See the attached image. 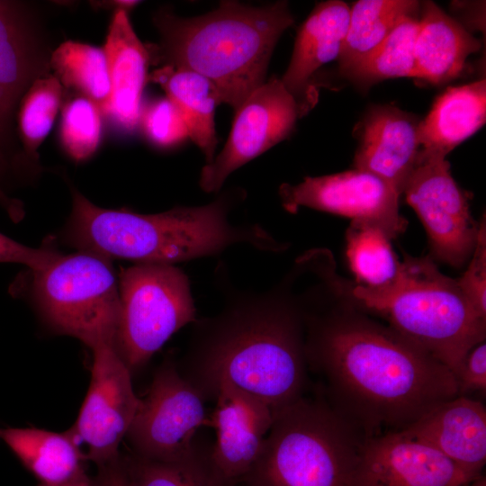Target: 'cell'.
<instances>
[{
	"label": "cell",
	"mask_w": 486,
	"mask_h": 486,
	"mask_svg": "<svg viewBox=\"0 0 486 486\" xmlns=\"http://www.w3.org/2000/svg\"><path fill=\"white\" fill-rule=\"evenodd\" d=\"M308 367L366 437L410 427L458 395L453 373L390 327L356 313L304 315Z\"/></svg>",
	"instance_id": "cell-1"
},
{
	"label": "cell",
	"mask_w": 486,
	"mask_h": 486,
	"mask_svg": "<svg viewBox=\"0 0 486 486\" xmlns=\"http://www.w3.org/2000/svg\"><path fill=\"white\" fill-rule=\"evenodd\" d=\"M194 322L177 367L205 400H214L224 384L260 399L273 411L305 395L304 314L281 294H243Z\"/></svg>",
	"instance_id": "cell-2"
},
{
	"label": "cell",
	"mask_w": 486,
	"mask_h": 486,
	"mask_svg": "<svg viewBox=\"0 0 486 486\" xmlns=\"http://www.w3.org/2000/svg\"><path fill=\"white\" fill-rule=\"evenodd\" d=\"M233 201L222 195L202 206L143 214L101 208L74 191L66 234L80 250L138 263L174 265L244 243L269 252L286 248L257 224H233L229 219Z\"/></svg>",
	"instance_id": "cell-3"
},
{
	"label": "cell",
	"mask_w": 486,
	"mask_h": 486,
	"mask_svg": "<svg viewBox=\"0 0 486 486\" xmlns=\"http://www.w3.org/2000/svg\"><path fill=\"white\" fill-rule=\"evenodd\" d=\"M154 23L160 34L157 57L176 68L200 74L235 112L266 82L274 49L294 22L288 3L251 6L222 1L205 14L184 18L162 10Z\"/></svg>",
	"instance_id": "cell-4"
},
{
	"label": "cell",
	"mask_w": 486,
	"mask_h": 486,
	"mask_svg": "<svg viewBox=\"0 0 486 486\" xmlns=\"http://www.w3.org/2000/svg\"><path fill=\"white\" fill-rule=\"evenodd\" d=\"M354 299L387 320L390 328L445 364L454 375L468 352L485 341L486 318L456 279L430 256H407L396 277L379 287L358 285Z\"/></svg>",
	"instance_id": "cell-5"
},
{
	"label": "cell",
	"mask_w": 486,
	"mask_h": 486,
	"mask_svg": "<svg viewBox=\"0 0 486 486\" xmlns=\"http://www.w3.org/2000/svg\"><path fill=\"white\" fill-rule=\"evenodd\" d=\"M274 412L248 486H356L366 436L324 396H302Z\"/></svg>",
	"instance_id": "cell-6"
},
{
	"label": "cell",
	"mask_w": 486,
	"mask_h": 486,
	"mask_svg": "<svg viewBox=\"0 0 486 486\" xmlns=\"http://www.w3.org/2000/svg\"><path fill=\"white\" fill-rule=\"evenodd\" d=\"M33 276L35 303L54 331L91 349L114 345L120 296L108 258L83 250L60 255Z\"/></svg>",
	"instance_id": "cell-7"
},
{
	"label": "cell",
	"mask_w": 486,
	"mask_h": 486,
	"mask_svg": "<svg viewBox=\"0 0 486 486\" xmlns=\"http://www.w3.org/2000/svg\"><path fill=\"white\" fill-rule=\"evenodd\" d=\"M118 286L114 346L132 374L173 334L194 322L196 310L189 280L174 265L138 263L121 271Z\"/></svg>",
	"instance_id": "cell-8"
},
{
	"label": "cell",
	"mask_w": 486,
	"mask_h": 486,
	"mask_svg": "<svg viewBox=\"0 0 486 486\" xmlns=\"http://www.w3.org/2000/svg\"><path fill=\"white\" fill-rule=\"evenodd\" d=\"M200 392L181 374L173 360L165 361L140 404L129 428L135 454L154 461H174L192 448L198 429L209 425Z\"/></svg>",
	"instance_id": "cell-9"
},
{
	"label": "cell",
	"mask_w": 486,
	"mask_h": 486,
	"mask_svg": "<svg viewBox=\"0 0 486 486\" xmlns=\"http://www.w3.org/2000/svg\"><path fill=\"white\" fill-rule=\"evenodd\" d=\"M403 193L425 228L430 257L464 266L476 246L480 223L472 219L467 194L453 178L446 158L418 159Z\"/></svg>",
	"instance_id": "cell-10"
},
{
	"label": "cell",
	"mask_w": 486,
	"mask_h": 486,
	"mask_svg": "<svg viewBox=\"0 0 486 486\" xmlns=\"http://www.w3.org/2000/svg\"><path fill=\"white\" fill-rule=\"evenodd\" d=\"M92 351L89 388L77 419L68 430L79 446H86L87 460L101 466L120 456L119 446L132 423L140 398L133 391L131 372L114 345Z\"/></svg>",
	"instance_id": "cell-11"
},
{
	"label": "cell",
	"mask_w": 486,
	"mask_h": 486,
	"mask_svg": "<svg viewBox=\"0 0 486 486\" xmlns=\"http://www.w3.org/2000/svg\"><path fill=\"white\" fill-rule=\"evenodd\" d=\"M302 116L297 101L280 78L266 81L235 112L222 150L202 168L200 187L206 193L218 192L235 170L285 140Z\"/></svg>",
	"instance_id": "cell-12"
},
{
	"label": "cell",
	"mask_w": 486,
	"mask_h": 486,
	"mask_svg": "<svg viewBox=\"0 0 486 486\" xmlns=\"http://www.w3.org/2000/svg\"><path fill=\"white\" fill-rule=\"evenodd\" d=\"M279 195L283 207L291 213L303 206L348 217L380 228L390 238L407 226L399 212L397 192L378 176L356 168L308 176L293 185L283 184Z\"/></svg>",
	"instance_id": "cell-13"
},
{
	"label": "cell",
	"mask_w": 486,
	"mask_h": 486,
	"mask_svg": "<svg viewBox=\"0 0 486 486\" xmlns=\"http://www.w3.org/2000/svg\"><path fill=\"white\" fill-rule=\"evenodd\" d=\"M474 479L436 448L400 430L365 438L356 486H464Z\"/></svg>",
	"instance_id": "cell-14"
},
{
	"label": "cell",
	"mask_w": 486,
	"mask_h": 486,
	"mask_svg": "<svg viewBox=\"0 0 486 486\" xmlns=\"http://www.w3.org/2000/svg\"><path fill=\"white\" fill-rule=\"evenodd\" d=\"M209 425L215 428L212 463L227 482L242 481L257 461L274 420L273 410L260 399L221 385L214 398Z\"/></svg>",
	"instance_id": "cell-15"
},
{
	"label": "cell",
	"mask_w": 486,
	"mask_h": 486,
	"mask_svg": "<svg viewBox=\"0 0 486 486\" xmlns=\"http://www.w3.org/2000/svg\"><path fill=\"white\" fill-rule=\"evenodd\" d=\"M419 122L392 105L371 106L358 127L354 168L378 176L400 195L418 164Z\"/></svg>",
	"instance_id": "cell-16"
},
{
	"label": "cell",
	"mask_w": 486,
	"mask_h": 486,
	"mask_svg": "<svg viewBox=\"0 0 486 486\" xmlns=\"http://www.w3.org/2000/svg\"><path fill=\"white\" fill-rule=\"evenodd\" d=\"M477 478L486 463V408L478 400L457 395L405 428Z\"/></svg>",
	"instance_id": "cell-17"
},
{
	"label": "cell",
	"mask_w": 486,
	"mask_h": 486,
	"mask_svg": "<svg viewBox=\"0 0 486 486\" xmlns=\"http://www.w3.org/2000/svg\"><path fill=\"white\" fill-rule=\"evenodd\" d=\"M349 6L329 0L317 4L301 25L288 68L280 78L297 101L302 115L317 102L315 72L338 58L349 21Z\"/></svg>",
	"instance_id": "cell-18"
},
{
	"label": "cell",
	"mask_w": 486,
	"mask_h": 486,
	"mask_svg": "<svg viewBox=\"0 0 486 486\" xmlns=\"http://www.w3.org/2000/svg\"><path fill=\"white\" fill-rule=\"evenodd\" d=\"M104 50L111 92L101 112L118 130L130 133L140 126L150 52L136 35L126 12L115 11Z\"/></svg>",
	"instance_id": "cell-19"
},
{
	"label": "cell",
	"mask_w": 486,
	"mask_h": 486,
	"mask_svg": "<svg viewBox=\"0 0 486 486\" xmlns=\"http://www.w3.org/2000/svg\"><path fill=\"white\" fill-rule=\"evenodd\" d=\"M2 441L40 483L47 486H91L86 454L69 430L1 428Z\"/></svg>",
	"instance_id": "cell-20"
},
{
	"label": "cell",
	"mask_w": 486,
	"mask_h": 486,
	"mask_svg": "<svg viewBox=\"0 0 486 486\" xmlns=\"http://www.w3.org/2000/svg\"><path fill=\"white\" fill-rule=\"evenodd\" d=\"M482 43L436 3L420 4L414 47L415 77L434 85L450 81L462 73L467 58Z\"/></svg>",
	"instance_id": "cell-21"
},
{
	"label": "cell",
	"mask_w": 486,
	"mask_h": 486,
	"mask_svg": "<svg viewBox=\"0 0 486 486\" xmlns=\"http://www.w3.org/2000/svg\"><path fill=\"white\" fill-rule=\"evenodd\" d=\"M486 121V81L450 86L434 102L420 120L418 159L441 157L473 135Z\"/></svg>",
	"instance_id": "cell-22"
},
{
	"label": "cell",
	"mask_w": 486,
	"mask_h": 486,
	"mask_svg": "<svg viewBox=\"0 0 486 486\" xmlns=\"http://www.w3.org/2000/svg\"><path fill=\"white\" fill-rule=\"evenodd\" d=\"M148 81L164 89L182 114L189 138L203 153L206 164H210L218 143L215 109L221 104L214 85L200 74L170 66L151 72Z\"/></svg>",
	"instance_id": "cell-23"
},
{
	"label": "cell",
	"mask_w": 486,
	"mask_h": 486,
	"mask_svg": "<svg viewBox=\"0 0 486 486\" xmlns=\"http://www.w3.org/2000/svg\"><path fill=\"white\" fill-rule=\"evenodd\" d=\"M415 0H359L349 12V21L338 57L346 76L364 60L407 15L418 13Z\"/></svg>",
	"instance_id": "cell-24"
},
{
	"label": "cell",
	"mask_w": 486,
	"mask_h": 486,
	"mask_svg": "<svg viewBox=\"0 0 486 486\" xmlns=\"http://www.w3.org/2000/svg\"><path fill=\"white\" fill-rule=\"evenodd\" d=\"M25 25L11 2L0 1V135L30 82L32 63Z\"/></svg>",
	"instance_id": "cell-25"
},
{
	"label": "cell",
	"mask_w": 486,
	"mask_h": 486,
	"mask_svg": "<svg viewBox=\"0 0 486 486\" xmlns=\"http://www.w3.org/2000/svg\"><path fill=\"white\" fill-rule=\"evenodd\" d=\"M212 446L195 438L184 456L167 462L134 454L123 460L129 486H225L213 468Z\"/></svg>",
	"instance_id": "cell-26"
},
{
	"label": "cell",
	"mask_w": 486,
	"mask_h": 486,
	"mask_svg": "<svg viewBox=\"0 0 486 486\" xmlns=\"http://www.w3.org/2000/svg\"><path fill=\"white\" fill-rule=\"evenodd\" d=\"M50 65L62 86L81 92L100 109L107 103L111 84L104 48L68 40L53 52Z\"/></svg>",
	"instance_id": "cell-27"
},
{
	"label": "cell",
	"mask_w": 486,
	"mask_h": 486,
	"mask_svg": "<svg viewBox=\"0 0 486 486\" xmlns=\"http://www.w3.org/2000/svg\"><path fill=\"white\" fill-rule=\"evenodd\" d=\"M390 238L378 227L352 221L346 231V256L349 266L364 286L379 287L392 282L400 262Z\"/></svg>",
	"instance_id": "cell-28"
},
{
	"label": "cell",
	"mask_w": 486,
	"mask_h": 486,
	"mask_svg": "<svg viewBox=\"0 0 486 486\" xmlns=\"http://www.w3.org/2000/svg\"><path fill=\"white\" fill-rule=\"evenodd\" d=\"M419 12L405 16L385 40L346 76L365 86L388 78L415 77L414 47Z\"/></svg>",
	"instance_id": "cell-29"
},
{
	"label": "cell",
	"mask_w": 486,
	"mask_h": 486,
	"mask_svg": "<svg viewBox=\"0 0 486 486\" xmlns=\"http://www.w3.org/2000/svg\"><path fill=\"white\" fill-rule=\"evenodd\" d=\"M62 90L58 79L49 75L34 79L22 100L19 130L24 149L32 158L53 126Z\"/></svg>",
	"instance_id": "cell-30"
},
{
	"label": "cell",
	"mask_w": 486,
	"mask_h": 486,
	"mask_svg": "<svg viewBox=\"0 0 486 486\" xmlns=\"http://www.w3.org/2000/svg\"><path fill=\"white\" fill-rule=\"evenodd\" d=\"M100 107L85 96L71 99L62 111L59 139L63 149L75 161L92 157L103 134Z\"/></svg>",
	"instance_id": "cell-31"
},
{
	"label": "cell",
	"mask_w": 486,
	"mask_h": 486,
	"mask_svg": "<svg viewBox=\"0 0 486 486\" xmlns=\"http://www.w3.org/2000/svg\"><path fill=\"white\" fill-rule=\"evenodd\" d=\"M140 126L147 140L158 148H172L189 138L182 114L167 97L142 107Z\"/></svg>",
	"instance_id": "cell-32"
},
{
	"label": "cell",
	"mask_w": 486,
	"mask_h": 486,
	"mask_svg": "<svg viewBox=\"0 0 486 486\" xmlns=\"http://www.w3.org/2000/svg\"><path fill=\"white\" fill-rule=\"evenodd\" d=\"M463 292L476 310L486 318V228L485 220L480 222L476 246L465 273L456 279Z\"/></svg>",
	"instance_id": "cell-33"
},
{
	"label": "cell",
	"mask_w": 486,
	"mask_h": 486,
	"mask_svg": "<svg viewBox=\"0 0 486 486\" xmlns=\"http://www.w3.org/2000/svg\"><path fill=\"white\" fill-rule=\"evenodd\" d=\"M458 395L469 396L486 392V344L482 341L473 346L464 357L454 374ZM470 397V396H469Z\"/></svg>",
	"instance_id": "cell-34"
},
{
	"label": "cell",
	"mask_w": 486,
	"mask_h": 486,
	"mask_svg": "<svg viewBox=\"0 0 486 486\" xmlns=\"http://www.w3.org/2000/svg\"><path fill=\"white\" fill-rule=\"evenodd\" d=\"M60 255L50 248H30L0 232V263H15L32 272L45 269Z\"/></svg>",
	"instance_id": "cell-35"
},
{
	"label": "cell",
	"mask_w": 486,
	"mask_h": 486,
	"mask_svg": "<svg viewBox=\"0 0 486 486\" xmlns=\"http://www.w3.org/2000/svg\"><path fill=\"white\" fill-rule=\"evenodd\" d=\"M99 468V474L91 486H129L124 463L120 456Z\"/></svg>",
	"instance_id": "cell-36"
},
{
	"label": "cell",
	"mask_w": 486,
	"mask_h": 486,
	"mask_svg": "<svg viewBox=\"0 0 486 486\" xmlns=\"http://www.w3.org/2000/svg\"><path fill=\"white\" fill-rule=\"evenodd\" d=\"M5 170L6 162L0 153V204L13 220L18 221L23 216V209L18 200L9 197L2 188V180Z\"/></svg>",
	"instance_id": "cell-37"
},
{
	"label": "cell",
	"mask_w": 486,
	"mask_h": 486,
	"mask_svg": "<svg viewBox=\"0 0 486 486\" xmlns=\"http://www.w3.org/2000/svg\"><path fill=\"white\" fill-rule=\"evenodd\" d=\"M464 486H486V478L485 476L481 475Z\"/></svg>",
	"instance_id": "cell-38"
},
{
	"label": "cell",
	"mask_w": 486,
	"mask_h": 486,
	"mask_svg": "<svg viewBox=\"0 0 486 486\" xmlns=\"http://www.w3.org/2000/svg\"><path fill=\"white\" fill-rule=\"evenodd\" d=\"M225 486H248V485L242 481H239V482H227L226 481Z\"/></svg>",
	"instance_id": "cell-39"
},
{
	"label": "cell",
	"mask_w": 486,
	"mask_h": 486,
	"mask_svg": "<svg viewBox=\"0 0 486 486\" xmlns=\"http://www.w3.org/2000/svg\"><path fill=\"white\" fill-rule=\"evenodd\" d=\"M38 486H47V485L40 483Z\"/></svg>",
	"instance_id": "cell-40"
}]
</instances>
